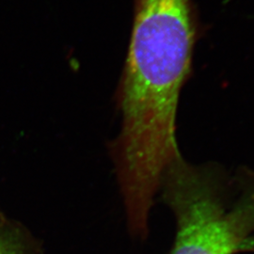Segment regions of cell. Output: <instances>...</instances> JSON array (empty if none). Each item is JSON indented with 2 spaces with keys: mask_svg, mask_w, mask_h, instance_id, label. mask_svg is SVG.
I'll list each match as a JSON object with an SVG mask.
<instances>
[{
  "mask_svg": "<svg viewBox=\"0 0 254 254\" xmlns=\"http://www.w3.org/2000/svg\"><path fill=\"white\" fill-rule=\"evenodd\" d=\"M0 254H22L21 246L15 234L0 222Z\"/></svg>",
  "mask_w": 254,
  "mask_h": 254,
  "instance_id": "7a4b0ae2",
  "label": "cell"
},
{
  "mask_svg": "<svg viewBox=\"0 0 254 254\" xmlns=\"http://www.w3.org/2000/svg\"><path fill=\"white\" fill-rule=\"evenodd\" d=\"M239 254H254V235L248 237L240 246L238 251Z\"/></svg>",
  "mask_w": 254,
  "mask_h": 254,
  "instance_id": "3957f363",
  "label": "cell"
},
{
  "mask_svg": "<svg viewBox=\"0 0 254 254\" xmlns=\"http://www.w3.org/2000/svg\"><path fill=\"white\" fill-rule=\"evenodd\" d=\"M158 195L175 218L168 254H238L254 235V170L230 173L181 154L165 170Z\"/></svg>",
  "mask_w": 254,
  "mask_h": 254,
  "instance_id": "6da1fadb",
  "label": "cell"
}]
</instances>
